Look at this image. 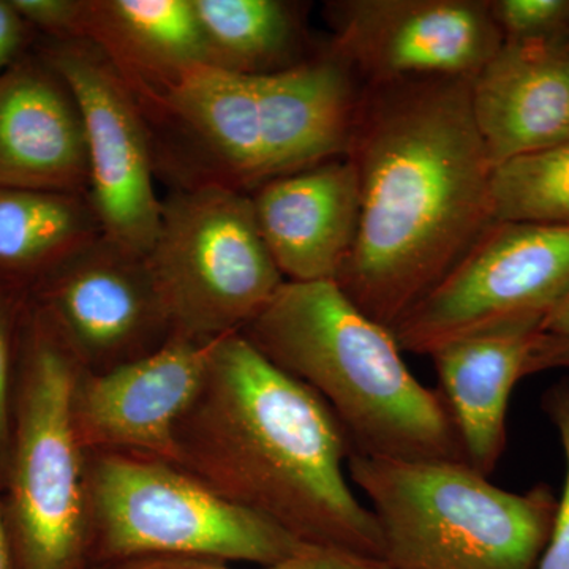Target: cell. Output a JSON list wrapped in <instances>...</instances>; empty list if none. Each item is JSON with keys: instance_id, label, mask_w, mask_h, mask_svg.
<instances>
[{"instance_id": "18", "label": "cell", "mask_w": 569, "mask_h": 569, "mask_svg": "<svg viewBox=\"0 0 569 569\" xmlns=\"http://www.w3.org/2000/svg\"><path fill=\"white\" fill-rule=\"evenodd\" d=\"M81 39L107 56L138 102L209 66L193 0H86Z\"/></svg>"}, {"instance_id": "6", "label": "cell", "mask_w": 569, "mask_h": 569, "mask_svg": "<svg viewBox=\"0 0 569 569\" xmlns=\"http://www.w3.org/2000/svg\"><path fill=\"white\" fill-rule=\"evenodd\" d=\"M21 362L3 475L18 569H93L86 451L71 417L82 367L40 307Z\"/></svg>"}, {"instance_id": "31", "label": "cell", "mask_w": 569, "mask_h": 569, "mask_svg": "<svg viewBox=\"0 0 569 569\" xmlns=\"http://www.w3.org/2000/svg\"><path fill=\"white\" fill-rule=\"evenodd\" d=\"M557 50L563 52V54L569 56V24L567 32H565L563 37H561L560 43L557 44Z\"/></svg>"}, {"instance_id": "11", "label": "cell", "mask_w": 569, "mask_h": 569, "mask_svg": "<svg viewBox=\"0 0 569 569\" xmlns=\"http://www.w3.org/2000/svg\"><path fill=\"white\" fill-rule=\"evenodd\" d=\"M328 47L362 84L473 78L503 44L490 0H336Z\"/></svg>"}, {"instance_id": "5", "label": "cell", "mask_w": 569, "mask_h": 569, "mask_svg": "<svg viewBox=\"0 0 569 569\" xmlns=\"http://www.w3.org/2000/svg\"><path fill=\"white\" fill-rule=\"evenodd\" d=\"M391 569H537L559 498L550 486L509 492L460 460L351 455Z\"/></svg>"}, {"instance_id": "8", "label": "cell", "mask_w": 569, "mask_h": 569, "mask_svg": "<svg viewBox=\"0 0 569 569\" xmlns=\"http://www.w3.org/2000/svg\"><path fill=\"white\" fill-rule=\"evenodd\" d=\"M146 257L173 337L200 342L241 335L287 282L264 244L250 194L219 186L171 190Z\"/></svg>"}, {"instance_id": "2", "label": "cell", "mask_w": 569, "mask_h": 569, "mask_svg": "<svg viewBox=\"0 0 569 569\" xmlns=\"http://www.w3.org/2000/svg\"><path fill=\"white\" fill-rule=\"evenodd\" d=\"M174 449L206 488L302 545L381 560L376 516L347 481L353 447L339 419L244 336L213 342Z\"/></svg>"}, {"instance_id": "25", "label": "cell", "mask_w": 569, "mask_h": 569, "mask_svg": "<svg viewBox=\"0 0 569 569\" xmlns=\"http://www.w3.org/2000/svg\"><path fill=\"white\" fill-rule=\"evenodd\" d=\"M28 24L51 33L54 40L81 39L86 0H10Z\"/></svg>"}, {"instance_id": "29", "label": "cell", "mask_w": 569, "mask_h": 569, "mask_svg": "<svg viewBox=\"0 0 569 569\" xmlns=\"http://www.w3.org/2000/svg\"><path fill=\"white\" fill-rule=\"evenodd\" d=\"M539 331L548 336L569 337V295L542 321Z\"/></svg>"}, {"instance_id": "26", "label": "cell", "mask_w": 569, "mask_h": 569, "mask_svg": "<svg viewBox=\"0 0 569 569\" xmlns=\"http://www.w3.org/2000/svg\"><path fill=\"white\" fill-rule=\"evenodd\" d=\"M13 307L0 301V468L6 475L13 411Z\"/></svg>"}, {"instance_id": "4", "label": "cell", "mask_w": 569, "mask_h": 569, "mask_svg": "<svg viewBox=\"0 0 569 569\" xmlns=\"http://www.w3.org/2000/svg\"><path fill=\"white\" fill-rule=\"evenodd\" d=\"M241 335L323 400L353 455L466 462L443 396L419 383L395 332L336 280H287Z\"/></svg>"}, {"instance_id": "15", "label": "cell", "mask_w": 569, "mask_h": 569, "mask_svg": "<svg viewBox=\"0 0 569 569\" xmlns=\"http://www.w3.org/2000/svg\"><path fill=\"white\" fill-rule=\"evenodd\" d=\"M0 187L89 197L80 107L47 59L0 77Z\"/></svg>"}, {"instance_id": "1", "label": "cell", "mask_w": 569, "mask_h": 569, "mask_svg": "<svg viewBox=\"0 0 569 569\" xmlns=\"http://www.w3.org/2000/svg\"><path fill=\"white\" fill-rule=\"evenodd\" d=\"M470 81L362 88L347 151L361 212L336 282L391 331L496 223L493 164L471 112Z\"/></svg>"}, {"instance_id": "16", "label": "cell", "mask_w": 569, "mask_h": 569, "mask_svg": "<svg viewBox=\"0 0 569 569\" xmlns=\"http://www.w3.org/2000/svg\"><path fill=\"white\" fill-rule=\"evenodd\" d=\"M471 112L493 167L569 140V56L501 44L471 78Z\"/></svg>"}, {"instance_id": "20", "label": "cell", "mask_w": 569, "mask_h": 569, "mask_svg": "<svg viewBox=\"0 0 569 569\" xmlns=\"http://www.w3.org/2000/svg\"><path fill=\"white\" fill-rule=\"evenodd\" d=\"M102 233L86 194L0 187V279L39 284Z\"/></svg>"}, {"instance_id": "9", "label": "cell", "mask_w": 569, "mask_h": 569, "mask_svg": "<svg viewBox=\"0 0 569 569\" xmlns=\"http://www.w3.org/2000/svg\"><path fill=\"white\" fill-rule=\"evenodd\" d=\"M568 295L569 227L496 222L392 332L402 351L430 356L466 337L539 331Z\"/></svg>"}, {"instance_id": "27", "label": "cell", "mask_w": 569, "mask_h": 569, "mask_svg": "<svg viewBox=\"0 0 569 569\" xmlns=\"http://www.w3.org/2000/svg\"><path fill=\"white\" fill-rule=\"evenodd\" d=\"M28 22L11 6L10 0H0V77L17 58L24 43Z\"/></svg>"}, {"instance_id": "22", "label": "cell", "mask_w": 569, "mask_h": 569, "mask_svg": "<svg viewBox=\"0 0 569 569\" xmlns=\"http://www.w3.org/2000/svg\"><path fill=\"white\" fill-rule=\"evenodd\" d=\"M505 43L557 48L569 24V0H490Z\"/></svg>"}, {"instance_id": "30", "label": "cell", "mask_w": 569, "mask_h": 569, "mask_svg": "<svg viewBox=\"0 0 569 569\" xmlns=\"http://www.w3.org/2000/svg\"><path fill=\"white\" fill-rule=\"evenodd\" d=\"M0 569H18L13 541H11L9 522H7L2 501H0Z\"/></svg>"}, {"instance_id": "13", "label": "cell", "mask_w": 569, "mask_h": 569, "mask_svg": "<svg viewBox=\"0 0 569 569\" xmlns=\"http://www.w3.org/2000/svg\"><path fill=\"white\" fill-rule=\"evenodd\" d=\"M213 342L171 337L140 361L103 373L81 370L71 396L86 452L130 451L174 462V430L192 402Z\"/></svg>"}, {"instance_id": "24", "label": "cell", "mask_w": 569, "mask_h": 569, "mask_svg": "<svg viewBox=\"0 0 569 569\" xmlns=\"http://www.w3.org/2000/svg\"><path fill=\"white\" fill-rule=\"evenodd\" d=\"M542 410L559 433L563 449L567 475L563 492L557 503L556 519L548 546L542 552L537 569H569V378L552 385L542 396Z\"/></svg>"}, {"instance_id": "19", "label": "cell", "mask_w": 569, "mask_h": 569, "mask_svg": "<svg viewBox=\"0 0 569 569\" xmlns=\"http://www.w3.org/2000/svg\"><path fill=\"white\" fill-rule=\"evenodd\" d=\"M209 66L233 73H277L309 61L305 3L287 0H193Z\"/></svg>"}, {"instance_id": "7", "label": "cell", "mask_w": 569, "mask_h": 569, "mask_svg": "<svg viewBox=\"0 0 569 569\" xmlns=\"http://www.w3.org/2000/svg\"><path fill=\"white\" fill-rule=\"evenodd\" d=\"M93 568L142 556L271 567L312 546L228 503L171 460L86 452Z\"/></svg>"}, {"instance_id": "17", "label": "cell", "mask_w": 569, "mask_h": 569, "mask_svg": "<svg viewBox=\"0 0 569 569\" xmlns=\"http://www.w3.org/2000/svg\"><path fill=\"white\" fill-rule=\"evenodd\" d=\"M539 331H501L466 337L437 348L440 395L458 432L463 459L489 477L508 441L512 389L527 377Z\"/></svg>"}, {"instance_id": "23", "label": "cell", "mask_w": 569, "mask_h": 569, "mask_svg": "<svg viewBox=\"0 0 569 569\" xmlns=\"http://www.w3.org/2000/svg\"><path fill=\"white\" fill-rule=\"evenodd\" d=\"M93 569H233L227 561L189 556H142L111 561ZM258 569H391L383 560L343 550L307 548L291 559Z\"/></svg>"}, {"instance_id": "28", "label": "cell", "mask_w": 569, "mask_h": 569, "mask_svg": "<svg viewBox=\"0 0 569 569\" xmlns=\"http://www.w3.org/2000/svg\"><path fill=\"white\" fill-rule=\"evenodd\" d=\"M569 367V337H556L539 332L537 343L531 350L527 377L542 370L565 369Z\"/></svg>"}, {"instance_id": "21", "label": "cell", "mask_w": 569, "mask_h": 569, "mask_svg": "<svg viewBox=\"0 0 569 569\" xmlns=\"http://www.w3.org/2000/svg\"><path fill=\"white\" fill-rule=\"evenodd\" d=\"M496 222L569 227V140L496 164Z\"/></svg>"}, {"instance_id": "12", "label": "cell", "mask_w": 569, "mask_h": 569, "mask_svg": "<svg viewBox=\"0 0 569 569\" xmlns=\"http://www.w3.org/2000/svg\"><path fill=\"white\" fill-rule=\"evenodd\" d=\"M37 287L40 309L86 372L103 373L140 361L173 337L148 257L104 234Z\"/></svg>"}, {"instance_id": "10", "label": "cell", "mask_w": 569, "mask_h": 569, "mask_svg": "<svg viewBox=\"0 0 569 569\" xmlns=\"http://www.w3.org/2000/svg\"><path fill=\"white\" fill-rule=\"evenodd\" d=\"M44 59L80 107L91 167L89 200L102 233L148 254L163 200L156 190L151 130L137 97L92 41L54 40Z\"/></svg>"}, {"instance_id": "14", "label": "cell", "mask_w": 569, "mask_h": 569, "mask_svg": "<svg viewBox=\"0 0 569 569\" xmlns=\"http://www.w3.org/2000/svg\"><path fill=\"white\" fill-rule=\"evenodd\" d=\"M250 200L284 280L337 279L353 250L361 212L358 173L347 156L264 183Z\"/></svg>"}, {"instance_id": "3", "label": "cell", "mask_w": 569, "mask_h": 569, "mask_svg": "<svg viewBox=\"0 0 569 569\" xmlns=\"http://www.w3.org/2000/svg\"><path fill=\"white\" fill-rule=\"evenodd\" d=\"M365 84L326 44L269 74L201 66L140 103L157 178L171 189L264 183L347 156Z\"/></svg>"}]
</instances>
